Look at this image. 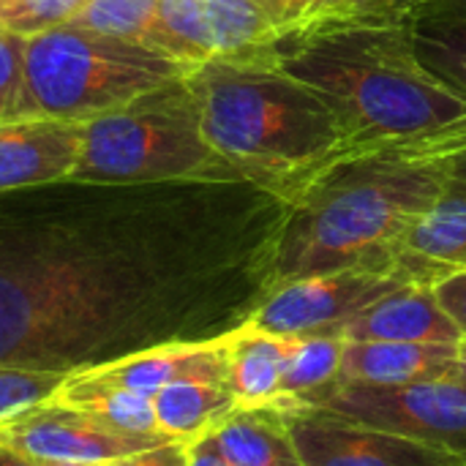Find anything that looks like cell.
I'll use <instances>...</instances> for the list:
<instances>
[{
    "label": "cell",
    "instance_id": "obj_18",
    "mask_svg": "<svg viewBox=\"0 0 466 466\" xmlns=\"http://www.w3.org/2000/svg\"><path fill=\"white\" fill-rule=\"evenodd\" d=\"M208 437L235 466H306L279 404L238 407Z\"/></svg>",
    "mask_w": 466,
    "mask_h": 466
},
{
    "label": "cell",
    "instance_id": "obj_17",
    "mask_svg": "<svg viewBox=\"0 0 466 466\" xmlns=\"http://www.w3.org/2000/svg\"><path fill=\"white\" fill-rule=\"evenodd\" d=\"M399 265L412 281L431 287L456 270H466L464 197L442 194V199L412 224Z\"/></svg>",
    "mask_w": 466,
    "mask_h": 466
},
{
    "label": "cell",
    "instance_id": "obj_2",
    "mask_svg": "<svg viewBox=\"0 0 466 466\" xmlns=\"http://www.w3.org/2000/svg\"><path fill=\"white\" fill-rule=\"evenodd\" d=\"M270 57L325 98L352 153L431 134L466 115V98L418 63L407 11L281 33Z\"/></svg>",
    "mask_w": 466,
    "mask_h": 466
},
{
    "label": "cell",
    "instance_id": "obj_7",
    "mask_svg": "<svg viewBox=\"0 0 466 466\" xmlns=\"http://www.w3.org/2000/svg\"><path fill=\"white\" fill-rule=\"evenodd\" d=\"M311 407L410 437L466 461V380L461 377L412 385L339 382Z\"/></svg>",
    "mask_w": 466,
    "mask_h": 466
},
{
    "label": "cell",
    "instance_id": "obj_28",
    "mask_svg": "<svg viewBox=\"0 0 466 466\" xmlns=\"http://www.w3.org/2000/svg\"><path fill=\"white\" fill-rule=\"evenodd\" d=\"M382 150H393V153H401L410 158H434V156H448L456 150H466V115L459 117L456 123H448V126L431 131V134L412 137V139L388 145Z\"/></svg>",
    "mask_w": 466,
    "mask_h": 466
},
{
    "label": "cell",
    "instance_id": "obj_32",
    "mask_svg": "<svg viewBox=\"0 0 466 466\" xmlns=\"http://www.w3.org/2000/svg\"><path fill=\"white\" fill-rule=\"evenodd\" d=\"M188 466H235L218 448L210 437H199L194 442H188Z\"/></svg>",
    "mask_w": 466,
    "mask_h": 466
},
{
    "label": "cell",
    "instance_id": "obj_6",
    "mask_svg": "<svg viewBox=\"0 0 466 466\" xmlns=\"http://www.w3.org/2000/svg\"><path fill=\"white\" fill-rule=\"evenodd\" d=\"M74 180L161 183L240 177L205 139L186 76L82 123Z\"/></svg>",
    "mask_w": 466,
    "mask_h": 466
},
{
    "label": "cell",
    "instance_id": "obj_23",
    "mask_svg": "<svg viewBox=\"0 0 466 466\" xmlns=\"http://www.w3.org/2000/svg\"><path fill=\"white\" fill-rule=\"evenodd\" d=\"M276 25L279 35L366 16H396L404 14L410 0H254Z\"/></svg>",
    "mask_w": 466,
    "mask_h": 466
},
{
    "label": "cell",
    "instance_id": "obj_31",
    "mask_svg": "<svg viewBox=\"0 0 466 466\" xmlns=\"http://www.w3.org/2000/svg\"><path fill=\"white\" fill-rule=\"evenodd\" d=\"M426 161H431V167L437 169V175L445 186V194L466 199V150H456L448 156H434Z\"/></svg>",
    "mask_w": 466,
    "mask_h": 466
},
{
    "label": "cell",
    "instance_id": "obj_21",
    "mask_svg": "<svg viewBox=\"0 0 466 466\" xmlns=\"http://www.w3.org/2000/svg\"><path fill=\"white\" fill-rule=\"evenodd\" d=\"M52 401L79 410L117 431L139 437H164L156 426V410L150 396L98 380L90 371H76L66 377V382L55 390Z\"/></svg>",
    "mask_w": 466,
    "mask_h": 466
},
{
    "label": "cell",
    "instance_id": "obj_22",
    "mask_svg": "<svg viewBox=\"0 0 466 466\" xmlns=\"http://www.w3.org/2000/svg\"><path fill=\"white\" fill-rule=\"evenodd\" d=\"M344 347L347 339L339 333L287 336L281 407L319 404L341 380Z\"/></svg>",
    "mask_w": 466,
    "mask_h": 466
},
{
    "label": "cell",
    "instance_id": "obj_36",
    "mask_svg": "<svg viewBox=\"0 0 466 466\" xmlns=\"http://www.w3.org/2000/svg\"><path fill=\"white\" fill-rule=\"evenodd\" d=\"M459 466H466V461H464V464H459Z\"/></svg>",
    "mask_w": 466,
    "mask_h": 466
},
{
    "label": "cell",
    "instance_id": "obj_4",
    "mask_svg": "<svg viewBox=\"0 0 466 466\" xmlns=\"http://www.w3.org/2000/svg\"><path fill=\"white\" fill-rule=\"evenodd\" d=\"M202 134L248 183L289 205L311 180L352 156L319 93L281 71L270 52L188 68Z\"/></svg>",
    "mask_w": 466,
    "mask_h": 466
},
{
    "label": "cell",
    "instance_id": "obj_30",
    "mask_svg": "<svg viewBox=\"0 0 466 466\" xmlns=\"http://www.w3.org/2000/svg\"><path fill=\"white\" fill-rule=\"evenodd\" d=\"M117 466H188V442L180 440H164L153 448H145Z\"/></svg>",
    "mask_w": 466,
    "mask_h": 466
},
{
    "label": "cell",
    "instance_id": "obj_20",
    "mask_svg": "<svg viewBox=\"0 0 466 466\" xmlns=\"http://www.w3.org/2000/svg\"><path fill=\"white\" fill-rule=\"evenodd\" d=\"M156 426L167 440L194 442L227 420L238 401L224 382L180 380L153 393Z\"/></svg>",
    "mask_w": 466,
    "mask_h": 466
},
{
    "label": "cell",
    "instance_id": "obj_35",
    "mask_svg": "<svg viewBox=\"0 0 466 466\" xmlns=\"http://www.w3.org/2000/svg\"><path fill=\"white\" fill-rule=\"evenodd\" d=\"M459 377L466 380V339L459 344Z\"/></svg>",
    "mask_w": 466,
    "mask_h": 466
},
{
    "label": "cell",
    "instance_id": "obj_15",
    "mask_svg": "<svg viewBox=\"0 0 466 466\" xmlns=\"http://www.w3.org/2000/svg\"><path fill=\"white\" fill-rule=\"evenodd\" d=\"M448 377H459V344L347 341L339 382L412 385Z\"/></svg>",
    "mask_w": 466,
    "mask_h": 466
},
{
    "label": "cell",
    "instance_id": "obj_19",
    "mask_svg": "<svg viewBox=\"0 0 466 466\" xmlns=\"http://www.w3.org/2000/svg\"><path fill=\"white\" fill-rule=\"evenodd\" d=\"M227 388L238 407H265L284 401L281 380L287 360V336L240 325L227 333Z\"/></svg>",
    "mask_w": 466,
    "mask_h": 466
},
{
    "label": "cell",
    "instance_id": "obj_13",
    "mask_svg": "<svg viewBox=\"0 0 466 466\" xmlns=\"http://www.w3.org/2000/svg\"><path fill=\"white\" fill-rule=\"evenodd\" d=\"M347 341H407V344H461L464 336L440 306L431 284H404L341 330Z\"/></svg>",
    "mask_w": 466,
    "mask_h": 466
},
{
    "label": "cell",
    "instance_id": "obj_8",
    "mask_svg": "<svg viewBox=\"0 0 466 466\" xmlns=\"http://www.w3.org/2000/svg\"><path fill=\"white\" fill-rule=\"evenodd\" d=\"M412 284L404 270H339L276 287L248 317V325L276 336L339 333L382 295Z\"/></svg>",
    "mask_w": 466,
    "mask_h": 466
},
{
    "label": "cell",
    "instance_id": "obj_14",
    "mask_svg": "<svg viewBox=\"0 0 466 466\" xmlns=\"http://www.w3.org/2000/svg\"><path fill=\"white\" fill-rule=\"evenodd\" d=\"M227 336L210 341H180L153 347L96 369H87L98 380L137 390L142 396L158 393L161 388L180 380L224 382L227 385Z\"/></svg>",
    "mask_w": 466,
    "mask_h": 466
},
{
    "label": "cell",
    "instance_id": "obj_26",
    "mask_svg": "<svg viewBox=\"0 0 466 466\" xmlns=\"http://www.w3.org/2000/svg\"><path fill=\"white\" fill-rule=\"evenodd\" d=\"M85 0H0V30L22 38L71 22Z\"/></svg>",
    "mask_w": 466,
    "mask_h": 466
},
{
    "label": "cell",
    "instance_id": "obj_11",
    "mask_svg": "<svg viewBox=\"0 0 466 466\" xmlns=\"http://www.w3.org/2000/svg\"><path fill=\"white\" fill-rule=\"evenodd\" d=\"M167 437H139L117 431L79 410L52 399L0 426V442L33 461H87L120 464L123 459L164 442Z\"/></svg>",
    "mask_w": 466,
    "mask_h": 466
},
{
    "label": "cell",
    "instance_id": "obj_25",
    "mask_svg": "<svg viewBox=\"0 0 466 466\" xmlns=\"http://www.w3.org/2000/svg\"><path fill=\"white\" fill-rule=\"evenodd\" d=\"M66 382V374L0 366V426L44 404Z\"/></svg>",
    "mask_w": 466,
    "mask_h": 466
},
{
    "label": "cell",
    "instance_id": "obj_1",
    "mask_svg": "<svg viewBox=\"0 0 466 466\" xmlns=\"http://www.w3.org/2000/svg\"><path fill=\"white\" fill-rule=\"evenodd\" d=\"M284 213L243 177L0 191V366L71 377L232 333L273 292Z\"/></svg>",
    "mask_w": 466,
    "mask_h": 466
},
{
    "label": "cell",
    "instance_id": "obj_5",
    "mask_svg": "<svg viewBox=\"0 0 466 466\" xmlns=\"http://www.w3.org/2000/svg\"><path fill=\"white\" fill-rule=\"evenodd\" d=\"M191 66L131 38L63 22L25 38L19 117L87 123L147 90L188 74Z\"/></svg>",
    "mask_w": 466,
    "mask_h": 466
},
{
    "label": "cell",
    "instance_id": "obj_34",
    "mask_svg": "<svg viewBox=\"0 0 466 466\" xmlns=\"http://www.w3.org/2000/svg\"><path fill=\"white\" fill-rule=\"evenodd\" d=\"M38 466H117V464H87V461H35Z\"/></svg>",
    "mask_w": 466,
    "mask_h": 466
},
{
    "label": "cell",
    "instance_id": "obj_29",
    "mask_svg": "<svg viewBox=\"0 0 466 466\" xmlns=\"http://www.w3.org/2000/svg\"><path fill=\"white\" fill-rule=\"evenodd\" d=\"M434 295L466 339V270H456L434 284Z\"/></svg>",
    "mask_w": 466,
    "mask_h": 466
},
{
    "label": "cell",
    "instance_id": "obj_33",
    "mask_svg": "<svg viewBox=\"0 0 466 466\" xmlns=\"http://www.w3.org/2000/svg\"><path fill=\"white\" fill-rule=\"evenodd\" d=\"M0 466H38L30 456H25V453H19L16 448H11V445H3L0 442Z\"/></svg>",
    "mask_w": 466,
    "mask_h": 466
},
{
    "label": "cell",
    "instance_id": "obj_9",
    "mask_svg": "<svg viewBox=\"0 0 466 466\" xmlns=\"http://www.w3.org/2000/svg\"><path fill=\"white\" fill-rule=\"evenodd\" d=\"M161 52L186 66L268 55L276 25L254 0H158Z\"/></svg>",
    "mask_w": 466,
    "mask_h": 466
},
{
    "label": "cell",
    "instance_id": "obj_12",
    "mask_svg": "<svg viewBox=\"0 0 466 466\" xmlns=\"http://www.w3.org/2000/svg\"><path fill=\"white\" fill-rule=\"evenodd\" d=\"M82 153V123L19 117L0 123V191L66 180Z\"/></svg>",
    "mask_w": 466,
    "mask_h": 466
},
{
    "label": "cell",
    "instance_id": "obj_10",
    "mask_svg": "<svg viewBox=\"0 0 466 466\" xmlns=\"http://www.w3.org/2000/svg\"><path fill=\"white\" fill-rule=\"evenodd\" d=\"M306 466H459L464 459L311 404L284 407Z\"/></svg>",
    "mask_w": 466,
    "mask_h": 466
},
{
    "label": "cell",
    "instance_id": "obj_24",
    "mask_svg": "<svg viewBox=\"0 0 466 466\" xmlns=\"http://www.w3.org/2000/svg\"><path fill=\"white\" fill-rule=\"evenodd\" d=\"M71 22L161 49L158 0H85Z\"/></svg>",
    "mask_w": 466,
    "mask_h": 466
},
{
    "label": "cell",
    "instance_id": "obj_27",
    "mask_svg": "<svg viewBox=\"0 0 466 466\" xmlns=\"http://www.w3.org/2000/svg\"><path fill=\"white\" fill-rule=\"evenodd\" d=\"M22 60H25V38L0 30V123L14 120V109L22 87Z\"/></svg>",
    "mask_w": 466,
    "mask_h": 466
},
{
    "label": "cell",
    "instance_id": "obj_3",
    "mask_svg": "<svg viewBox=\"0 0 466 466\" xmlns=\"http://www.w3.org/2000/svg\"><path fill=\"white\" fill-rule=\"evenodd\" d=\"M442 194L445 186L426 158L371 150L336 161L287 205L273 289L355 268L401 270L407 232Z\"/></svg>",
    "mask_w": 466,
    "mask_h": 466
},
{
    "label": "cell",
    "instance_id": "obj_16",
    "mask_svg": "<svg viewBox=\"0 0 466 466\" xmlns=\"http://www.w3.org/2000/svg\"><path fill=\"white\" fill-rule=\"evenodd\" d=\"M407 27L418 63L466 98V0H410Z\"/></svg>",
    "mask_w": 466,
    "mask_h": 466
}]
</instances>
